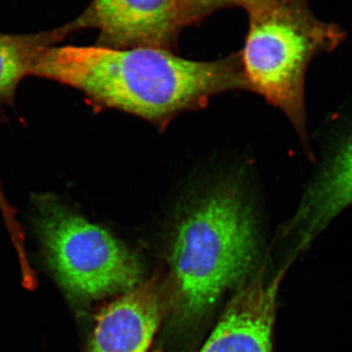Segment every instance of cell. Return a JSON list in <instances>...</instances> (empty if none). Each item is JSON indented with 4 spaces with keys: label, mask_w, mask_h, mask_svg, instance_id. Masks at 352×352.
Masks as SVG:
<instances>
[{
    "label": "cell",
    "mask_w": 352,
    "mask_h": 352,
    "mask_svg": "<svg viewBox=\"0 0 352 352\" xmlns=\"http://www.w3.org/2000/svg\"><path fill=\"white\" fill-rule=\"evenodd\" d=\"M32 76L80 90L95 105L131 113L164 129L217 95L248 89L241 54L194 61L157 48H48Z\"/></svg>",
    "instance_id": "1"
},
{
    "label": "cell",
    "mask_w": 352,
    "mask_h": 352,
    "mask_svg": "<svg viewBox=\"0 0 352 352\" xmlns=\"http://www.w3.org/2000/svg\"><path fill=\"white\" fill-rule=\"evenodd\" d=\"M258 245L251 201L234 180L215 183L183 201L170 241L178 311L196 317L214 307L248 274Z\"/></svg>",
    "instance_id": "2"
},
{
    "label": "cell",
    "mask_w": 352,
    "mask_h": 352,
    "mask_svg": "<svg viewBox=\"0 0 352 352\" xmlns=\"http://www.w3.org/2000/svg\"><path fill=\"white\" fill-rule=\"evenodd\" d=\"M240 53L248 89L282 111L307 142L305 80L314 56L337 47L344 32L317 20L305 0H252Z\"/></svg>",
    "instance_id": "3"
},
{
    "label": "cell",
    "mask_w": 352,
    "mask_h": 352,
    "mask_svg": "<svg viewBox=\"0 0 352 352\" xmlns=\"http://www.w3.org/2000/svg\"><path fill=\"white\" fill-rule=\"evenodd\" d=\"M38 228L48 263L69 295L96 300L138 286V258L107 229L55 197L38 201Z\"/></svg>",
    "instance_id": "4"
},
{
    "label": "cell",
    "mask_w": 352,
    "mask_h": 352,
    "mask_svg": "<svg viewBox=\"0 0 352 352\" xmlns=\"http://www.w3.org/2000/svg\"><path fill=\"white\" fill-rule=\"evenodd\" d=\"M76 22L98 30L99 46L113 50L173 51L188 27L180 0H92Z\"/></svg>",
    "instance_id": "5"
},
{
    "label": "cell",
    "mask_w": 352,
    "mask_h": 352,
    "mask_svg": "<svg viewBox=\"0 0 352 352\" xmlns=\"http://www.w3.org/2000/svg\"><path fill=\"white\" fill-rule=\"evenodd\" d=\"M276 276L258 275L238 292L201 352H272L278 288Z\"/></svg>",
    "instance_id": "6"
},
{
    "label": "cell",
    "mask_w": 352,
    "mask_h": 352,
    "mask_svg": "<svg viewBox=\"0 0 352 352\" xmlns=\"http://www.w3.org/2000/svg\"><path fill=\"white\" fill-rule=\"evenodd\" d=\"M163 314L157 284L138 285L101 310L89 352H147Z\"/></svg>",
    "instance_id": "7"
},
{
    "label": "cell",
    "mask_w": 352,
    "mask_h": 352,
    "mask_svg": "<svg viewBox=\"0 0 352 352\" xmlns=\"http://www.w3.org/2000/svg\"><path fill=\"white\" fill-rule=\"evenodd\" d=\"M352 205V135L347 139L303 194L285 237L294 254L307 249L335 217Z\"/></svg>",
    "instance_id": "8"
},
{
    "label": "cell",
    "mask_w": 352,
    "mask_h": 352,
    "mask_svg": "<svg viewBox=\"0 0 352 352\" xmlns=\"http://www.w3.org/2000/svg\"><path fill=\"white\" fill-rule=\"evenodd\" d=\"M76 31L78 28L73 21L54 31L17 36L0 34V100L12 98L21 80L32 75L43 53Z\"/></svg>",
    "instance_id": "9"
},
{
    "label": "cell",
    "mask_w": 352,
    "mask_h": 352,
    "mask_svg": "<svg viewBox=\"0 0 352 352\" xmlns=\"http://www.w3.org/2000/svg\"><path fill=\"white\" fill-rule=\"evenodd\" d=\"M252 0H180L187 25L200 23L210 14L222 8L240 7L245 9Z\"/></svg>",
    "instance_id": "10"
}]
</instances>
